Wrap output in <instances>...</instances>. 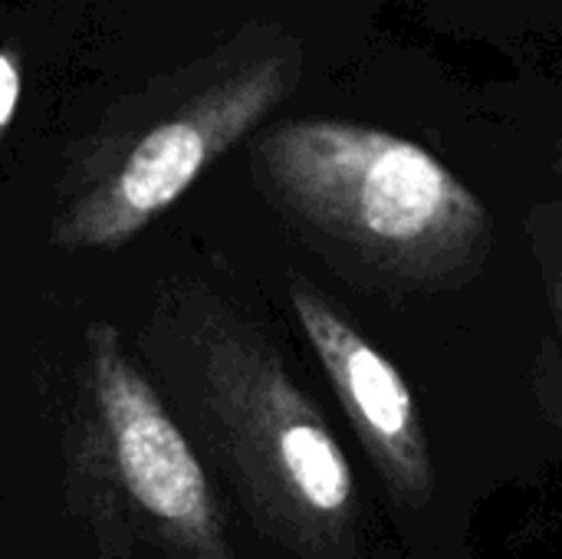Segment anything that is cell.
<instances>
[{
  "mask_svg": "<svg viewBox=\"0 0 562 559\" xmlns=\"http://www.w3.org/2000/svg\"><path fill=\"white\" fill-rule=\"evenodd\" d=\"M257 165L306 221L395 254L448 247L484 224L477 198L428 148L382 128L283 122L257 142Z\"/></svg>",
  "mask_w": 562,
  "mask_h": 559,
  "instance_id": "6da1fadb",
  "label": "cell"
},
{
  "mask_svg": "<svg viewBox=\"0 0 562 559\" xmlns=\"http://www.w3.org/2000/svg\"><path fill=\"white\" fill-rule=\"evenodd\" d=\"M82 346L76 478H89L128 530L175 559H227L207 471L119 329L95 320Z\"/></svg>",
  "mask_w": 562,
  "mask_h": 559,
  "instance_id": "7a4b0ae2",
  "label": "cell"
},
{
  "mask_svg": "<svg viewBox=\"0 0 562 559\" xmlns=\"http://www.w3.org/2000/svg\"><path fill=\"white\" fill-rule=\"evenodd\" d=\"M296 76V53H267L204 86L72 188L53 217L49 244L79 254L135 241L286 99Z\"/></svg>",
  "mask_w": 562,
  "mask_h": 559,
  "instance_id": "3957f363",
  "label": "cell"
},
{
  "mask_svg": "<svg viewBox=\"0 0 562 559\" xmlns=\"http://www.w3.org/2000/svg\"><path fill=\"white\" fill-rule=\"evenodd\" d=\"M178 320L198 402L240 481L270 507L303 511L313 521L339 517L356 497L352 468L277 362L217 310H184Z\"/></svg>",
  "mask_w": 562,
  "mask_h": 559,
  "instance_id": "277c9868",
  "label": "cell"
},
{
  "mask_svg": "<svg viewBox=\"0 0 562 559\" xmlns=\"http://www.w3.org/2000/svg\"><path fill=\"white\" fill-rule=\"evenodd\" d=\"M293 310L313 353L329 372L362 438L382 458L385 471L402 491L428 488V455L418 428L415 402L398 369L359 336L310 283L296 280L290 290Z\"/></svg>",
  "mask_w": 562,
  "mask_h": 559,
  "instance_id": "5b68a950",
  "label": "cell"
},
{
  "mask_svg": "<svg viewBox=\"0 0 562 559\" xmlns=\"http://www.w3.org/2000/svg\"><path fill=\"white\" fill-rule=\"evenodd\" d=\"M16 102H20V66L7 49H0V145L16 115Z\"/></svg>",
  "mask_w": 562,
  "mask_h": 559,
  "instance_id": "8992f818",
  "label": "cell"
}]
</instances>
